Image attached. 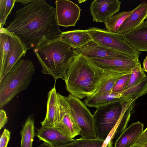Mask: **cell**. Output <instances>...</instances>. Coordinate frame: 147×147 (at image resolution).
I'll use <instances>...</instances> for the list:
<instances>
[{
    "instance_id": "cell-1",
    "label": "cell",
    "mask_w": 147,
    "mask_h": 147,
    "mask_svg": "<svg viewBox=\"0 0 147 147\" xmlns=\"http://www.w3.org/2000/svg\"><path fill=\"white\" fill-rule=\"evenodd\" d=\"M5 28L18 36L28 49L60 37L62 32L56 21V8L42 0H32L17 10Z\"/></svg>"
},
{
    "instance_id": "cell-2",
    "label": "cell",
    "mask_w": 147,
    "mask_h": 147,
    "mask_svg": "<svg viewBox=\"0 0 147 147\" xmlns=\"http://www.w3.org/2000/svg\"><path fill=\"white\" fill-rule=\"evenodd\" d=\"M104 72L90 59L78 55L66 71L63 79L66 89L80 99L90 97L98 88Z\"/></svg>"
},
{
    "instance_id": "cell-3",
    "label": "cell",
    "mask_w": 147,
    "mask_h": 147,
    "mask_svg": "<svg viewBox=\"0 0 147 147\" xmlns=\"http://www.w3.org/2000/svg\"><path fill=\"white\" fill-rule=\"evenodd\" d=\"M33 51L42 67V74L52 76L55 81L58 79H64L69 64L78 55L60 37L43 41Z\"/></svg>"
},
{
    "instance_id": "cell-4",
    "label": "cell",
    "mask_w": 147,
    "mask_h": 147,
    "mask_svg": "<svg viewBox=\"0 0 147 147\" xmlns=\"http://www.w3.org/2000/svg\"><path fill=\"white\" fill-rule=\"evenodd\" d=\"M133 99L113 102L96 108L93 114L97 138L105 140L116 125L126 126L135 104Z\"/></svg>"
},
{
    "instance_id": "cell-5",
    "label": "cell",
    "mask_w": 147,
    "mask_h": 147,
    "mask_svg": "<svg viewBox=\"0 0 147 147\" xmlns=\"http://www.w3.org/2000/svg\"><path fill=\"white\" fill-rule=\"evenodd\" d=\"M32 61L20 59L0 82V109H2L15 96L26 89L34 74Z\"/></svg>"
},
{
    "instance_id": "cell-6",
    "label": "cell",
    "mask_w": 147,
    "mask_h": 147,
    "mask_svg": "<svg viewBox=\"0 0 147 147\" xmlns=\"http://www.w3.org/2000/svg\"><path fill=\"white\" fill-rule=\"evenodd\" d=\"M87 30L92 40L102 47L128 55L136 59H139L141 54L140 51L124 39L122 34L96 27H90Z\"/></svg>"
},
{
    "instance_id": "cell-7",
    "label": "cell",
    "mask_w": 147,
    "mask_h": 147,
    "mask_svg": "<svg viewBox=\"0 0 147 147\" xmlns=\"http://www.w3.org/2000/svg\"><path fill=\"white\" fill-rule=\"evenodd\" d=\"M65 98L71 114L80 129L79 135L88 139L97 138L93 115L85 103L70 94Z\"/></svg>"
},
{
    "instance_id": "cell-8",
    "label": "cell",
    "mask_w": 147,
    "mask_h": 147,
    "mask_svg": "<svg viewBox=\"0 0 147 147\" xmlns=\"http://www.w3.org/2000/svg\"><path fill=\"white\" fill-rule=\"evenodd\" d=\"M59 121L55 127L63 134L73 139L80 135V129L70 112L65 96L57 92Z\"/></svg>"
},
{
    "instance_id": "cell-9",
    "label": "cell",
    "mask_w": 147,
    "mask_h": 147,
    "mask_svg": "<svg viewBox=\"0 0 147 147\" xmlns=\"http://www.w3.org/2000/svg\"><path fill=\"white\" fill-rule=\"evenodd\" d=\"M55 3L57 24L66 28L75 26L80 19L81 11L80 7L68 0H57Z\"/></svg>"
},
{
    "instance_id": "cell-10",
    "label": "cell",
    "mask_w": 147,
    "mask_h": 147,
    "mask_svg": "<svg viewBox=\"0 0 147 147\" xmlns=\"http://www.w3.org/2000/svg\"><path fill=\"white\" fill-rule=\"evenodd\" d=\"M90 59L104 70H111L124 74H131L132 69L141 65L139 59L131 57L113 58H96Z\"/></svg>"
},
{
    "instance_id": "cell-11",
    "label": "cell",
    "mask_w": 147,
    "mask_h": 147,
    "mask_svg": "<svg viewBox=\"0 0 147 147\" xmlns=\"http://www.w3.org/2000/svg\"><path fill=\"white\" fill-rule=\"evenodd\" d=\"M121 2L118 0H95L90 7L92 21L105 23L120 10Z\"/></svg>"
},
{
    "instance_id": "cell-12",
    "label": "cell",
    "mask_w": 147,
    "mask_h": 147,
    "mask_svg": "<svg viewBox=\"0 0 147 147\" xmlns=\"http://www.w3.org/2000/svg\"><path fill=\"white\" fill-rule=\"evenodd\" d=\"M74 50L78 55H82L88 59L96 58H113L132 57L120 52L102 47L92 40L83 46L74 49Z\"/></svg>"
},
{
    "instance_id": "cell-13",
    "label": "cell",
    "mask_w": 147,
    "mask_h": 147,
    "mask_svg": "<svg viewBox=\"0 0 147 147\" xmlns=\"http://www.w3.org/2000/svg\"><path fill=\"white\" fill-rule=\"evenodd\" d=\"M11 33L10 49L5 65L0 70V82L1 81L21 57L25 56L28 49L20 38Z\"/></svg>"
},
{
    "instance_id": "cell-14",
    "label": "cell",
    "mask_w": 147,
    "mask_h": 147,
    "mask_svg": "<svg viewBox=\"0 0 147 147\" xmlns=\"http://www.w3.org/2000/svg\"><path fill=\"white\" fill-rule=\"evenodd\" d=\"M147 18V3H141L131 11L117 33L123 34L139 26Z\"/></svg>"
},
{
    "instance_id": "cell-15",
    "label": "cell",
    "mask_w": 147,
    "mask_h": 147,
    "mask_svg": "<svg viewBox=\"0 0 147 147\" xmlns=\"http://www.w3.org/2000/svg\"><path fill=\"white\" fill-rule=\"evenodd\" d=\"M36 136L40 140L53 146L64 145L74 140L65 135L55 127L42 126L37 130Z\"/></svg>"
},
{
    "instance_id": "cell-16",
    "label": "cell",
    "mask_w": 147,
    "mask_h": 147,
    "mask_svg": "<svg viewBox=\"0 0 147 147\" xmlns=\"http://www.w3.org/2000/svg\"><path fill=\"white\" fill-rule=\"evenodd\" d=\"M123 35L124 39L136 49L147 52V19L137 27Z\"/></svg>"
},
{
    "instance_id": "cell-17",
    "label": "cell",
    "mask_w": 147,
    "mask_h": 147,
    "mask_svg": "<svg viewBox=\"0 0 147 147\" xmlns=\"http://www.w3.org/2000/svg\"><path fill=\"white\" fill-rule=\"evenodd\" d=\"M59 120V110L57 92L55 83L47 95V112L45 119L41 123L42 126L55 127Z\"/></svg>"
},
{
    "instance_id": "cell-18",
    "label": "cell",
    "mask_w": 147,
    "mask_h": 147,
    "mask_svg": "<svg viewBox=\"0 0 147 147\" xmlns=\"http://www.w3.org/2000/svg\"><path fill=\"white\" fill-rule=\"evenodd\" d=\"M144 125L139 121L132 123L120 134L114 147H131L142 133Z\"/></svg>"
},
{
    "instance_id": "cell-19",
    "label": "cell",
    "mask_w": 147,
    "mask_h": 147,
    "mask_svg": "<svg viewBox=\"0 0 147 147\" xmlns=\"http://www.w3.org/2000/svg\"><path fill=\"white\" fill-rule=\"evenodd\" d=\"M60 37L74 49L83 46L92 40L87 30L62 32Z\"/></svg>"
},
{
    "instance_id": "cell-20",
    "label": "cell",
    "mask_w": 147,
    "mask_h": 147,
    "mask_svg": "<svg viewBox=\"0 0 147 147\" xmlns=\"http://www.w3.org/2000/svg\"><path fill=\"white\" fill-rule=\"evenodd\" d=\"M124 75L115 71L104 70L98 88L91 96H101L112 92L116 82L119 78Z\"/></svg>"
},
{
    "instance_id": "cell-21",
    "label": "cell",
    "mask_w": 147,
    "mask_h": 147,
    "mask_svg": "<svg viewBox=\"0 0 147 147\" xmlns=\"http://www.w3.org/2000/svg\"><path fill=\"white\" fill-rule=\"evenodd\" d=\"M121 97V93L111 92L101 96H92L86 98L84 102L88 107L97 108L110 103L122 102Z\"/></svg>"
},
{
    "instance_id": "cell-22",
    "label": "cell",
    "mask_w": 147,
    "mask_h": 147,
    "mask_svg": "<svg viewBox=\"0 0 147 147\" xmlns=\"http://www.w3.org/2000/svg\"><path fill=\"white\" fill-rule=\"evenodd\" d=\"M34 118L33 115L29 116L20 131L21 140L20 147H32L35 136Z\"/></svg>"
},
{
    "instance_id": "cell-23",
    "label": "cell",
    "mask_w": 147,
    "mask_h": 147,
    "mask_svg": "<svg viewBox=\"0 0 147 147\" xmlns=\"http://www.w3.org/2000/svg\"><path fill=\"white\" fill-rule=\"evenodd\" d=\"M104 141L98 138L91 139L81 137L63 145L53 146L44 142L37 147H102Z\"/></svg>"
},
{
    "instance_id": "cell-24",
    "label": "cell",
    "mask_w": 147,
    "mask_h": 147,
    "mask_svg": "<svg viewBox=\"0 0 147 147\" xmlns=\"http://www.w3.org/2000/svg\"><path fill=\"white\" fill-rule=\"evenodd\" d=\"M11 33L6 28H0V70L3 68L11 47Z\"/></svg>"
},
{
    "instance_id": "cell-25",
    "label": "cell",
    "mask_w": 147,
    "mask_h": 147,
    "mask_svg": "<svg viewBox=\"0 0 147 147\" xmlns=\"http://www.w3.org/2000/svg\"><path fill=\"white\" fill-rule=\"evenodd\" d=\"M147 93V77L131 87L121 92V100L138 99Z\"/></svg>"
},
{
    "instance_id": "cell-26",
    "label": "cell",
    "mask_w": 147,
    "mask_h": 147,
    "mask_svg": "<svg viewBox=\"0 0 147 147\" xmlns=\"http://www.w3.org/2000/svg\"><path fill=\"white\" fill-rule=\"evenodd\" d=\"M131 11H123L112 16L105 23L106 30L110 32L117 33Z\"/></svg>"
},
{
    "instance_id": "cell-27",
    "label": "cell",
    "mask_w": 147,
    "mask_h": 147,
    "mask_svg": "<svg viewBox=\"0 0 147 147\" xmlns=\"http://www.w3.org/2000/svg\"><path fill=\"white\" fill-rule=\"evenodd\" d=\"M16 0H0V28L5 25L7 18Z\"/></svg>"
},
{
    "instance_id": "cell-28",
    "label": "cell",
    "mask_w": 147,
    "mask_h": 147,
    "mask_svg": "<svg viewBox=\"0 0 147 147\" xmlns=\"http://www.w3.org/2000/svg\"><path fill=\"white\" fill-rule=\"evenodd\" d=\"M147 77L141 65L133 68L131 70L127 84L125 89L135 85Z\"/></svg>"
},
{
    "instance_id": "cell-29",
    "label": "cell",
    "mask_w": 147,
    "mask_h": 147,
    "mask_svg": "<svg viewBox=\"0 0 147 147\" xmlns=\"http://www.w3.org/2000/svg\"><path fill=\"white\" fill-rule=\"evenodd\" d=\"M131 74H125L119 78L114 86L112 92L115 93L122 92L126 88Z\"/></svg>"
},
{
    "instance_id": "cell-30",
    "label": "cell",
    "mask_w": 147,
    "mask_h": 147,
    "mask_svg": "<svg viewBox=\"0 0 147 147\" xmlns=\"http://www.w3.org/2000/svg\"><path fill=\"white\" fill-rule=\"evenodd\" d=\"M10 136V132L8 129L5 128L1 136L0 147H7Z\"/></svg>"
},
{
    "instance_id": "cell-31",
    "label": "cell",
    "mask_w": 147,
    "mask_h": 147,
    "mask_svg": "<svg viewBox=\"0 0 147 147\" xmlns=\"http://www.w3.org/2000/svg\"><path fill=\"white\" fill-rule=\"evenodd\" d=\"M147 143V127L136 140L134 144H138L143 146Z\"/></svg>"
},
{
    "instance_id": "cell-32",
    "label": "cell",
    "mask_w": 147,
    "mask_h": 147,
    "mask_svg": "<svg viewBox=\"0 0 147 147\" xmlns=\"http://www.w3.org/2000/svg\"><path fill=\"white\" fill-rule=\"evenodd\" d=\"M7 117L6 113L2 109L0 110V129L1 130L7 123Z\"/></svg>"
},
{
    "instance_id": "cell-33",
    "label": "cell",
    "mask_w": 147,
    "mask_h": 147,
    "mask_svg": "<svg viewBox=\"0 0 147 147\" xmlns=\"http://www.w3.org/2000/svg\"><path fill=\"white\" fill-rule=\"evenodd\" d=\"M143 69L144 71L147 72V56L144 60Z\"/></svg>"
},
{
    "instance_id": "cell-34",
    "label": "cell",
    "mask_w": 147,
    "mask_h": 147,
    "mask_svg": "<svg viewBox=\"0 0 147 147\" xmlns=\"http://www.w3.org/2000/svg\"><path fill=\"white\" fill-rule=\"evenodd\" d=\"M32 1V0H16V2H20L24 5V6L28 4Z\"/></svg>"
},
{
    "instance_id": "cell-35",
    "label": "cell",
    "mask_w": 147,
    "mask_h": 147,
    "mask_svg": "<svg viewBox=\"0 0 147 147\" xmlns=\"http://www.w3.org/2000/svg\"><path fill=\"white\" fill-rule=\"evenodd\" d=\"M131 147H143V146L138 144H134Z\"/></svg>"
},
{
    "instance_id": "cell-36",
    "label": "cell",
    "mask_w": 147,
    "mask_h": 147,
    "mask_svg": "<svg viewBox=\"0 0 147 147\" xmlns=\"http://www.w3.org/2000/svg\"><path fill=\"white\" fill-rule=\"evenodd\" d=\"M143 147H147V143L143 146Z\"/></svg>"
}]
</instances>
